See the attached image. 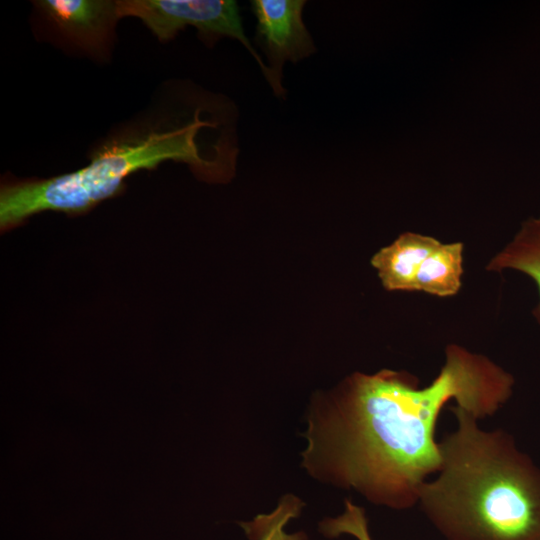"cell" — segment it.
<instances>
[{
	"instance_id": "cell-1",
	"label": "cell",
	"mask_w": 540,
	"mask_h": 540,
	"mask_svg": "<svg viewBox=\"0 0 540 540\" xmlns=\"http://www.w3.org/2000/svg\"><path fill=\"white\" fill-rule=\"evenodd\" d=\"M513 386L502 367L456 344L446 348L440 372L423 388L405 371L356 372L313 399L302 466L373 504L411 508L440 467L435 431L442 409L453 400L477 419L492 416Z\"/></svg>"
},
{
	"instance_id": "cell-2",
	"label": "cell",
	"mask_w": 540,
	"mask_h": 540,
	"mask_svg": "<svg viewBox=\"0 0 540 540\" xmlns=\"http://www.w3.org/2000/svg\"><path fill=\"white\" fill-rule=\"evenodd\" d=\"M456 429L439 442L438 475L418 504L446 540H540V468L501 429L450 407Z\"/></svg>"
},
{
	"instance_id": "cell-3",
	"label": "cell",
	"mask_w": 540,
	"mask_h": 540,
	"mask_svg": "<svg viewBox=\"0 0 540 540\" xmlns=\"http://www.w3.org/2000/svg\"><path fill=\"white\" fill-rule=\"evenodd\" d=\"M201 108L180 123L107 144L77 171L47 179L5 181L0 190L1 231L44 211L86 213L121 192L132 173L154 169L167 160L188 164L205 181H228L235 172L236 140L232 135L210 139V132L225 124Z\"/></svg>"
},
{
	"instance_id": "cell-4",
	"label": "cell",
	"mask_w": 540,
	"mask_h": 540,
	"mask_svg": "<svg viewBox=\"0 0 540 540\" xmlns=\"http://www.w3.org/2000/svg\"><path fill=\"white\" fill-rule=\"evenodd\" d=\"M119 18L137 17L162 42L171 40L186 26L197 29L204 42L222 37L239 40L253 55L276 96L286 90L254 50L244 33L238 4L230 0H117Z\"/></svg>"
},
{
	"instance_id": "cell-5",
	"label": "cell",
	"mask_w": 540,
	"mask_h": 540,
	"mask_svg": "<svg viewBox=\"0 0 540 540\" xmlns=\"http://www.w3.org/2000/svg\"><path fill=\"white\" fill-rule=\"evenodd\" d=\"M305 3L300 0L251 1L257 20L255 40L279 79L286 61L297 62L316 51L302 19Z\"/></svg>"
},
{
	"instance_id": "cell-6",
	"label": "cell",
	"mask_w": 540,
	"mask_h": 540,
	"mask_svg": "<svg viewBox=\"0 0 540 540\" xmlns=\"http://www.w3.org/2000/svg\"><path fill=\"white\" fill-rule=\"evenodd\" d=\"M35 5L67 40L96 54L107 50L120 19L117 1L111 0H39Z\"/></svg>"
},
{
	"instance_id": "cell-7",
	"label": "cell",
	"mask_w": 540,
	"mask_h": 540,
	"mask_svg": "<svg viewBox=\"0 0 540 540\" xmlns=\"http://www.w3.org/2000/svg\"><path fill=\"white\" fill-rule=\"evenodd\" d=\"M441 244L418 233L401 234L371 259L384 288L390 291H414L416 274L424 260Z\"/></svg>"
},
{
	"instance_id": "cell-8",
	"label": "cell",
	"mask_w": 540,
	"mask_h": 540,
	"mask_svg": "<svg viewBox=\"0 0 540 540\" xmlns=\"http://www.w3.org/2000/svg\"><path fill=\"white\" fill-rule=\"evenodd\" d=\"M463 249L460 242L440 244L422 263L414 281V291L448 297L461 287Z\"/></svg>"
},
{
	"instance_id": "cell-9",
	"label": "cell",
	"mask_w": 540,
	"mask_h": 540,
	"mask_svg": "<svg viewBox=\"0 0 540 540\" xmlns=\"http://www.w3.org/2000/svg\"><path fill=\"white\" fill-rule=\"evenodd\" d=\"M486 269L523 272L535 281L540 294V217L523 223L513 240L490 260ZM537 313L540 317V304Z\"/></svg>"
},
{
	"instance_id": "cell-10",
	"label": "cell",
	"mask_w": 540,
	"mask_h": 540,
	"mask_svg": "<svg viewBox=\"0 0 540 540\" xmlns=\"http://www.w3.org/2000/svg\"><path fill=\"white\" fill-rule=\"evenodd\" d=\"M302 506L303 503L296 496L285 495L272 512L260 514L240 525L251 540H308L303 532L285 531L288 522L300 514Z\"/></svg>"
},
{
	"instance_id": "cell-11",
	"label": "cell",
	"mask_w": 540,
	"mask_h": 540,
	"mask_svg": "<svg viewBox=\"0 0 540 540\" xmlns=\"http://www.w3.org/2000/svg\"><path fill=\"white\" fill-rule=\"evenodd\" d=\"M319 529L326 537L333 538L346 534L357 540H372L364 509L350 499L345 500L344 512L341 515L322 520Z\"/></svg>"
}]
</instances>
